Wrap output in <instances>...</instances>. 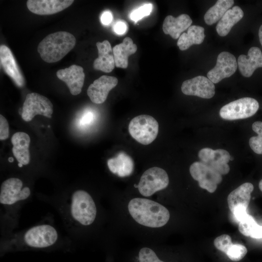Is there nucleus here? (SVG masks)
<instances>
[{
  "label": "nucleus",
  "instance_id": "obj_22",
  "mask_svg": "<svg viewBox=\"0 0 262 262\" xmlns=\"http://www.w3.org/2000/svg\"><path fill=\"white\" fill-rule=\"evenodd\" d=\"M13 144L12 152L18 163L23 165L28 164L30 160L29 146L30 137L24 132H17L11 138Z\"/></svg>",
  "mask_w": 262,
  "mask_h": 262
},
{
  "label": "nucleus",
  "instance_id": "obj_30",
  "mask_svg": "<svg viewBox=\"0 0 262 262\" xmlns=\"http://www.w3.org/2000/svg\"><path fill=\"white\" fill-rule=\"evenodd\" d=\"M247 252V248L245 246L240 244L233 243L226 254L231 261L238 262L242 260Z\"/></svg>",
  "mask_w": 262,
  "mask_h": 262
},
{
  "label": "nucleus",
  "instance_id": "obj_23",
  "mask_svg": "<svg viewBox=\"0 0 262 262\" xmlns=\"http://www.w3.org/2000/svg\"><path fill=\"white\" fill-rule=\"evenodd\" d=\"M107 165L111 172L120 177L129 176L134 170L132 159L124 151H120L115 157L108 159Z\"/></svg>",
  "mask_w": 262,
  "mask_h": 262
},
{
  "label": "nucleus",
  "instance_id": "obj_27",
  "mask_svg": "<svg viewBox=\"0 0 262 262\" xmlns=\"http://www.w3.org/2000/svg\"><path fill=\"white\" fill-rule=\"evenodd\" d=\"M234 4L233 0H218L215 4L206 12L204 19L208 25L216 23Z\"/></svg>",
  "mask_w": 262,
  "mask_h": 262
},
{
  "label": "nucleus",
  "instance_id": "obj_28",
  "mask_svg": "<svg viewBox=\"0 0 262 262\" xmlns=\"http://www.w3.org/2000/svg\"><path fill=\"white\" fill-rule=\"evenodd\" d=\"M253 131L257 134L249 140V145L251 149L256 154H262V122L257 121L252 125Z\"/></svg>",
  "mask_w": 262,
  "mask_h": 262
},
{
  "label": "nucleus",
  "instance_id": "obj_17",
  "mask_svg": "<svg viewBox=\"0 0 262 262\" xmlns=\"http://www.w3.org/2000/svg\"><path fill=\"white\" fill-rule=\"evenodd\" d=\"M0 65L5 73L9 76L18 87L24 85V78L19 69L10 49L5 45L0 46Z\"/></svg>",
  "mask_w": 262,
  "mask_h": 262
},
{
  "label": "nucleus",
  "instance_id": "obj_11",
  "mask_svg": "<svg viewBox=\"0 0 262 262\" xmlns=\"http://www.w3.org/2000/svg\"><path fill=\"white\" fill-rule=\"evenodd\" d=\"M198 156L201 162L208 165L222 175L228 174L230 170L228 163L231 156L226 150H213L205 147L199 150Z\"/></svg>",
  "mask_w": 262,
  "mask_h": 262
},
{
  "label": "nucleus",
  "instance_id": "obj_34",
  "mask_svg": "<svg viewBox=\"0 0 262 262\" xmlns=\"http://www.w3.org/2000/svg\"><path fill=\"white\" fill-rule=\"evenodd\" d=\"M9 135V124L6 119L0 115V140H4L8 138Z\"/></svg>",
  "mask_w": 262,
  "mask_h": 262
},
{
  "label": "nucleus",
  "instance_id": "obj_18",
  "mask_svg": "<svg viewBox=\"0 0 262 262\" xmlns=\"http://www.w3.org/2000/svg\"><path fill=\"white\" fill-rule=\"evenodd\" d=\"M237 65L241 74L250 77L258 67H262V52L256 47L249 49L247 55L242 54L238 57Z\"/></svg>",
  "mask_w": 262,
  "mask_h": 262
},
{
  "label": "nucleus",
  "instance_id": "obj_31",
  "mask_svg": "<svg viewBox=\"0 0 262 262\" xmlns=\"http://www.w3.org/2000/svg\"><path fill=\"white\" fill-rule=\"evenodd\" d=\"M232 244L230 236L227 234L219 236L213 241L216 248L225 254Z\"/></svg>",
  "mask_w": 262,
  "mask_h": 262
},
{
  "label": "nucleus",
  "instance_id": "obj_19",
  "mask_svg": "<svg viewBox=\"0 0 262 262\" xmlns=\"http://www.w3.org/2000/svg\"><path fill=\"white\" fill-rule=\"evenodd\" d=\"M96 46L98 56L94 62V69L106 73L112 72L115 68V63L113 49L110 42L105 40L102 42H97Z\"/></svg>",
  "mask_w": 262,
  "mask_h": 262
},
{
  "label": "nucleus",
  "instance_id": "obj_9",
  "mask_svg": "<svg viewBox=\"0 0 262 262\" xmlns=\"http://www.w3.org/2000/svg\"><path fill=\"white\" fill-rule=\"evenodd\" d=\"M58 233L55 229L49 225L33 227L25 234L26 244L32 247L44 248L53 245L57 241Z\"/></svg>",
  "mask_w": 262,
  "mask_h": 262
},
{
  "label": "nucleus",
  "instance_id": "obj_6",
  "mask_svg": "<svg viewBox=\"0 0 262 262\" xmlns=\"http://www.w3.org/2000/svg\"><path fill=\"white\" fill-rule=\"evenodd\" d=\"M168 184L169 178L166 171L161 168L153 167L146 170L142 174L138 189L142 196L148 197L165 188Z\"/></svg>",
  "mask_w": 262,
  "mask_h": 262
},
{
  "label": "nucleus",
  "instance_id": "obj_7",
  "mask_svg": "<svg viewBox=\"0 0 262 262\" xmlns=\"http://www.w3.org/2000/svg\"><path fill=\"white\" fill-rule=\"evenodd\" d=\"M53 105L46 97L36 93L26 95L22 108L21 117L25 121H30L37 115L50 118Z\"/></svg>",
  "mask_w": 262,
  "mask_h": 262
},
{
  "label": "nucleus",
  "instance_id": "obj_37",
  "mask_svg": "<svg viewBox=\"0 0 262 262\" xmlns=\"http://www.w3.org/2000/svg\"><path fill=\"white\" fill-rule=\"evenodd\" d=\"M93 115L92 113L88 112L86 113L81 120V124L82 125H85L90 124L93 120Z\"/></svg>",
  "mask_w": 262,
  "mask_h": 262
},
{
  "label": "nucleus",
  "instance_id": "obj_25",
  "mask_svg": "<svg viewBox=\"0 0 262 262\" xmlns=\"http://www.w3.org/2000/svg\"><path fill=\"white\" fill-rule=\"evenodd\" d=\"M244 12L238 6L229 9L220 19L216 26V31L220 36H226L232 27L244 16Z\"/></svg>",
  "mask_w": 262,
  "mask_h": 262
},
{
  "label": "nucleus",
  "instance_id": "obj_16",
  "mask_svg": "<svg viewBox=\"0 0 262 262\" xmlns=\"http://www.w3.org/2000/svg\"><path fill=\"white\" fill-rule=\"evenodd\" d=\"M73 2L72 0H28L27 6L35 14L49 15L63 11Z\"/></svg>",
  "mask_w": 262,
  "mask_h": 262
},
{
  "label": "nucleus",
  "instance_id": "obj_21",
  "mask_svg": "<svg viewBox=\"0 0 262 262\" xmlns=\"http://www.w3.org/2000/svg\"><path fill=\"white\" fill-rule=\"evenodd\" d=\"M254 189L250 182H245L229 193L227 198L229 208L232 212L239 207L247 208L251 198V193Z\"/></svg>",
  "mask_w": 262,
  "mask_h": 262
},
{
  "label": "nucleus",
  "instance_id": "obj_36",
  "mask_svg": "<svg viewBox=\"0 0 262 262\" xmlns=\"http://www.w3.org/2000/svg\"><path fill=\"white\" fill-rule=\"evenodd\" d=\"M113 20V16L109 11H104L101 16L100 20L101 23L104 25L110 24Z\"/></svg>",
  "mask_w": 262,
  "mask_h": 262
},
{
  "label": "nucleus",
  "instance_id": "obj_33",
  "mask_svg": "<svg viewBox=\"0 0 262 262\" xmlns=\"http://www.w3.org/2000/svg\"><path fill=\"white\" fill-rule=\"evenodd\" d=\"M139 262H164L160 260L154 251L148 247H143L139 252Z\"/></svg>",
  "mask_w": 262,
  "mask_h": 262
},
{
  "label": "nucleus",
  "instance_id": "obj_14",
  "mask_svg": "<svg viewBox=\"0 0 262 262\" xmlns=\"http://www.w3.org/2000/svg\"><path fill=\"white\" fill-rule=\"evenodd\" d=\"M118 83L114 76L102 75L95 80L88 87L87 94L92 102L101 104L105 102L109 92Z\"/></svg>",
  "mask_w": 262,
  "mask_h": 262
},
{
  "label": "nucleus",
  "instance_id": "obj_29",
  "mask_svg": "<svg viewBox=\"0 0 262 262\" xmlns=\"http://www.w3.org/2000/svg\"><path fill=\"white\" fill-rule=\"evenodd\" d=\"M238 229L241 233L246 237L250 235L258 225L252 216L247 214L239 222Z\"/></svg>",
  "mask_w": 262,
  "mask_h": 262
},
{
  "label": "nucleus",
  "instance_id": "obj_39",
  "mask_svg": "<svg viewBox=\"0 0 262 262\" xmlns=\"http://www.w3.org/2000/svg\"><path fill=\"white\" fill-rule=\"evenodd\" d=\"M259 37L260 42L262 46V25L260 26L259 30Z\"/></svg>",
  "mask_w": 262,
  "mask_h": 262
},
{
  "label": "nucleus",
  "instance_id": "obj_15",
  "mask_svg": "<svg viewBox=\"0 0 262 262\" xmlns=\"http://www.w3.org/2000/svg\"><path fill=\"white\" fill-rule=\"evenodd\" d=\"M56 76L66 84L72 95L75 96L81 93L85 78L83 69L82 66L72 65L67 68L58 70Z\"/></svg>",
  "mask_w": 262,
  "mask_h": 262
},
{
  "label": "nucleus",
  "instance_id": "obj_10",
  "mask_svg": "<svg viewBox=\"0 0 262 262\" xmlns=\"http://www.w3.org/2000/svg\"><path fill=\"white\" fill-rule=\"evenodd\" d=\"M31 194L29 187H23V182L17 178H11L4 181L0 186V202L12 205L27 199Z\"/></svg>",
  "mask_w": 262,
  "mask_h": 262
},
{
  "label": "nucleus",
  "instance_id": "obj_40",
  "mask_svg": "<svg viewBox=\"0 0 262 262\" xmlns=\"http://www.w3.org/2000/svg\"><path fill=\"white\" fill-rule=\"evenodd\" d=\"M259 188L260 191L262 192V179L260 181L259 183Z\"/></svg>",
  "mask_w": 262,
  "mask_h": 262
},
{
  "label": "nucleus",
  "instance_id": "obj_35",
  "mask_svg": "<svg viewBox=\"0 0 262 262\" xmlns=\"http://www.w3.org/2000/svg\"><path fill=\"white\" fill-rule=\"evenodd\" d=\"M115 32L118 34H123L127 31V24L124 20L117 21L114 26Z\"/></svg>",
  "mask_w": 262,
  "mask_h": 262
},
{
  "label": "nucleus",
  "instance_id": "obj_8",
  "mask_svg": "<svg viewBox=\"0 0 262 262\" xmlns=\"http://www.w3.org/2000/svg\"><path fill=\"white\" fill-rule=\"evenodd\" d=\"M189 171L192 178L198 182L199 186L211 193L215 192L222 180L220 174L202 162L193 163Z\"/></svg>",
  "mask_w": 262,
  "mask_h": 262
},
{
  "label": "nucleus",
  "instance_id": "obj_26",
  "mask_svg": "<svg viewBox=\"0 0 262 262\" xmlns=\"http://www.w3.org/2000/svg\"><path fill=\"white\" fill-rule=\"evenodd\" d=\"M204 28L197 25L191 26L187 33L180 35L177 42V46L181 50L187 49L193 45L201 44L205 38Z\"/></svg>",
  "mask_w": 262,
  "mask_h": 262
},
{
  "label": "nucleus",
  "instance_id": "obj_2",
  "mask_svg": "<svg viewBox=\"0 0 262 262\" xmlns=\"http://www.w3.org/2000/svg\"><path fill=\"white\" fill-rule=\"evenodd\" d=\"M76 38L71 33L57 32L46 36L39 44L37 51L45 62L52 63L61 60L75 46Z\"/></svg>",
  "mask_w": 262,
  "mask_h": 262
},
{
  "label": "nucleus",
  "instance_id": "obj_38",
  "mask_svg": "<svg viewBox=\"0 0 262 262\" xmlns=\"http://www.w3.org/2000/svg\"><path fill=\"white\" fill-rule=\"evenodd\" d=\"M250 237L254 239L262 238V226L258 225Z\"/></svg>",
  "mask_w": 262,
  "mask_h": 262
},
{
  "label": "nucleus",
  "instance_id": "obj_13",
  "mask_svg": "<svg viewBox=\"0 0 262 262\" xmlns=\"http://www.w3.org/2000/svg\"><path fill=\"white\" fill-rule=\"evenodd\" d=\"M181 90L186 95L195 96L203 98H211L215 94L214 83L203 76H197L184 81Z\"/></svg>",
  "mask_w": 262,
  "mask_h": 262
},
{
  "label": "nucleus",
  "instance_id": "obj_5",
  "mask_svg": "<svg viewBox=\"0 0 262 262\" xmlns=\"http://www.w3.org/2000/svg\"><path fill=\"white\" fill-rule=\"evenodd\" d=\"M259 108L258 101L251 98H243L223 106L219 115L225 120H234L245 119L253 116Z\"/></svg>",
  "mask_w": 262,
  "mask_h": 262
},
{
  "label": "nucleus",
  "instance_id": "obj_42",
  "mask_svg": "<svg viewBox=\"0 0 262 262\" xmlns=\"http://www.w3.org/2000/svg\"><path fill=\"white\" fill-rule=\"evenodd\" d=\"M18 166L19 167H22L23 164H21V163H18Z\"/></svg>",
  "mask_w": 262,
  "mask_h": 262
},
{
  "label": "nucleus",
  "instance_id": "obj_32",
  "mask_svg": "<svg viewBox=\"0 0 262 262\" xmlns=\"http://www.w3.org/2000/svg\"><path fill=\"white\" fill-rule=\"evenodd\" d=\"M152 9V5L151 3L146 4L139 8L133 10L130 15V19L136 22L144 17L150 14Z\"/></svg>",
  "mask_w": 262,
  "mask_h": 262
},
{
  "label": "nucleus",
  "instance_id": "obj_24",
  "mask_svg": "<svg viewBox=\"0 0 262 262\" xmlns=\"http://www.w3.org/2000/svg\"><path fill=\"white\" fill-rule=\"evenodd\" d=\"M137 49L136 44L129 37H126L121 43L115 45L113 49L115 66L126 68L128 66V57L135 53Z\"/></svg>",
  "mask_w": 262,
  "mask_h": 262
},
{
  "label": "nucleus",
  "instance_id": "obj_20",
  "mask_svg": "<svg viewBox=\"0 0 262 262\" xmlns=\"http://www.w3.org/2000/svg\"><path fill=\"white\" fill-rule=\"evenodd\" d=\"M192 23V19L187 14H181L177 17L168 15L164 21L163 30L165 34H169L172 38L176 39L180 37L182 32L191 26Z\"/></svg>",
  "mask_w": 262,
  "mask_h": 262
},
{
  "label": "nucleus",
  "instance_id": "obj_1",
  "mask_svg": "<svg viewBox=\"0 0 262 262\" xmlns=\"http://www.w3.org/2000/svg\"><path fill=\"white\" fill-rule=\"evenodd\" d=\"M128 208L133 219L146 227H162L170 218L169 212L165 207L147 198H133L129 202Z\"/></svg>",
  "mask_w": 262,
  "mask_h": 262
},
{
  "label": "nucleus",
  "instance_id": "obj_4",
  "mask_svg": "<svg viewBox=\"0 0 262 262\" xmlns=\"http://www.w3.org/2000/svg\"><path fill=\"white\" fill-rule=\"evenodd\" d=\"M159 124L152 116L141 115L134 117L129 125V131L131 137L138 143L147 145L157 137Z\"/></svg>",
  "mask_w": 262,
  "mask_h": 262
},
{
  "label": "nucleus",
  "instance_id": "obj_3",
  "mask_svg": "<svg viewBox=\"0 0 262 262\" xmlns=\"http://www.w3.org/2000/svg\"><path fill=\"white\" fill-rule=\"evenodd\" d=\"M70 213L73 218L82 225L88 226L93 223L97 215V208L88 193L79 190L73 194Z\"/></svg>",
  "mask_w": 262,
  "mask_h": 262
},
{
  "label": "nucleus",
  "instance_id": "obj_12",
  "mask_svg": "<svg viewBox=\"0 0 262 262\" xmlns=\"http://www.w3.org/2000/svg\"><path fill=\"white\" fill-rule=\"evenodd\" d=\"M237 62L231 53L223 51L217 56L215 66L207 73L208 78L213 83H217L224 78L232 76L236 71Z\"/></svg>",
  "mask_w": 262,
  "mask_h": 262
},
{
  "label": "nucleus",
  "instance_id": "obj_41",
  "mask_svg": "<svg viewBox=\"0 0 262 262\" xmlns=\"http://www.w3.org/2000/svg\"><path fill=\"white\" fill-rule=\"evenodd\" d=\"M8 161H9V162L12 163V162H13L14 159H13V158H12V157H9V158H8Z\"/></svg>",
  "mask_w": 262,
  "mask_h": 262
}]
</instances>
